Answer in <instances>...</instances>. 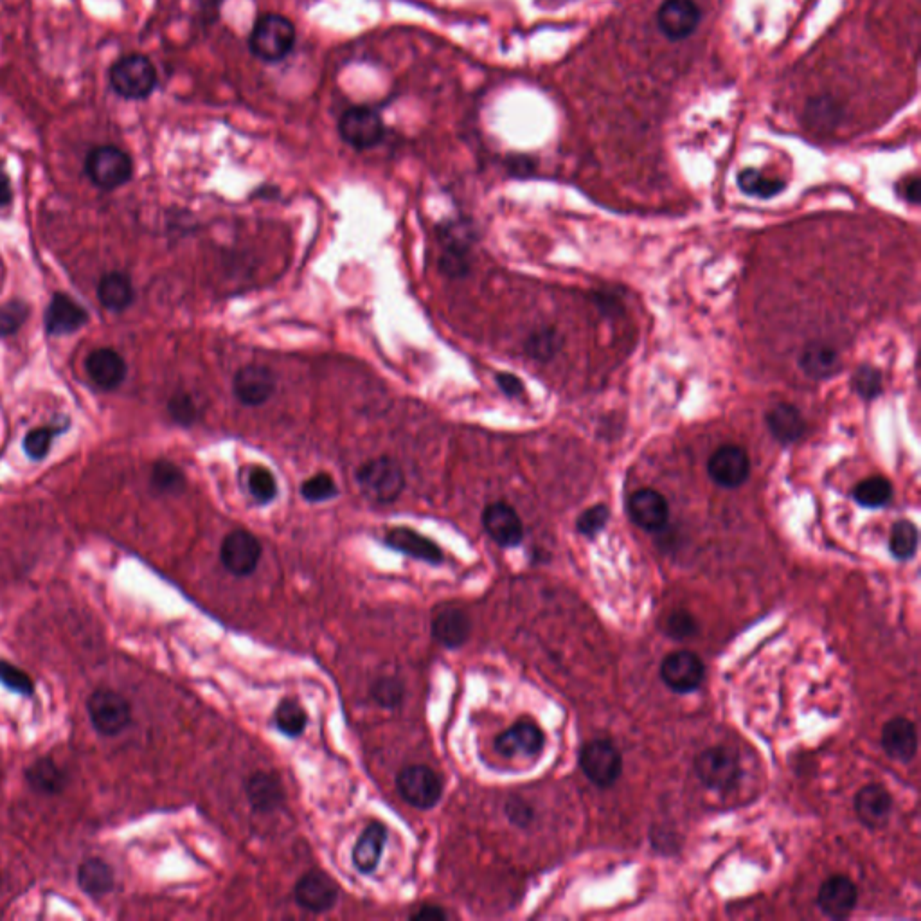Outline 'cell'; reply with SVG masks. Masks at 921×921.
<instances>
[{"instance_id":"6da1fadb","label":"cell","mask_w":921,"mask_h":921,"mask_svg":"<svg viewBox=\"0 0 921 921\" xmlns=\"http://www.w3.org/2000/svg\"><path fill=\"white\" fill-rule=\"evenodd\" d=\"M110 87L119 98L144 101L157 89V71L152 60L144 54H126L108 72Z\"/></svg>"},{"instance_id":"7a4b0ae2","label":"cell","mask_w":921,"mask_h":921,"mask_svg":"<svg viewBox=\"0 0 921 921\" xmlns=\"http://www.w3.org/2000/svg\"><path fill=\"white\" fill-rule=\"evenodd\" d=\"M296 36V27L287 17L269 13L256 20L249 36V47L261 62H283L294 51Z\"/></svg>"},{"instance_id":"3957f363","label":"cell","mask_w":921,"mask_h":921,"mask_svg":"<svg viewBox=\"0 0 921 921\" xmlns=\"http://www.w3.org/2000/svg\"><path fill=\"white\" fill-rule=\"evenodd\" d=\"M357 483L369 501L391 504L398 501L405 490V474L393 457H375L358 468Z\"/></svg>"},{"instance_id":"277c9868","label":"cell","mask_w":921,"mask_h":921,"mask_svg":"<svg viewBox=\"0 0 921 921\" xmlns=\"http://www.w3.org/2000/svg\"><path fill=\"white\" fill-rule=\"evenodd\" d=\"M85 173L94 186L112 191L130 182L134 175V162L125 150L117 146H98L87 155Z\"/></svg>"},{"instance_id":"5b68a950","label":"cell","mask_w":921,"mask_h":921,"mask_svg":"<svg viewBox=\"0 0 921 921\" xmlns=\"http://www.w3.org/2000/svg\"><path fill=\"white\" fill-rule=\"evenodd\" d=\"M90 722L103 736H117L132 724V707L121 693L98 689L87 700Z\"/></svg>"},{"instance_id":"8992f818","label":"cell","mask_w":921,"mask_h":921,"mask_svg":"<svg viewBox=\"0 0 921 921\" xmlns=\"http://www.w3.org/2000/svg\"><path fill=\"white\" fill-rule=\"evenodd\" d=\"M697 776L707 788L724 792L736 785L740 778V758L738 752L729 747H711L698 754L695 761Z\"/></svg>"},{"instance_id":"52a82bcc","label":"cell","mask_w":921,"mask_h":921,"mask_svg":"<svg viewBox=\"0 0 921 921\" xmlns=\"http://www.w3.org/2000/svg\"><path fill=\"white\" fill-rule=\"evenodd\" d=\"M339 134L355 150H371L384 139V121L369 107H351L340 116Z\"/></svg>"},{"instance_id":"ba28073f","label":"cell","mask_w":921,"mask_h":921,"mask_svg":"<svg viewBox=\"0 0 921 921\" xmlns=\"http://www.w3.org/2000/svg\"><path fill=\"white\" fill-rule=\"evenodd\" d=\"M396 788L400 796L420 810H430L443 796V783L434 770L425 765H409L398 772Z\"/></svg>"},{"instance_id":"9c48e42d","label":"cell","mask_w":921,"mask_h":921,"mask_svg":"<svg viewBox=\"0 0 921 921\" xmlns=\"http://www.w3.org/2000/svg\"><path fill=\"white\" fill-rule=\"evenodd\" d=\"M263 547L258 538L245 529H234L222 542L220 562L233 576H251L260 565Z\"/></svg>"},{"instance_id":"30bf717a","label":"cell","mask_w":921,"mask_h":921,"mask_svg":"<svg viewBox=\"0 0 921 921\" xmlns=\"http://www.w3.org/2000/svg\"><path fill=\"white\" fill-rule=\"evenodd\" d=\"M580 767L594 785L612 787L621 776L623 760L612 743L594 740L587 743L580 752Z\"/></svg>"},{"instance_id":"8fae6325","label":"cell","mask_w":921,"mask_h":921,"mask_svg":"<svg viewBox=\"0 0 921 921\" xmlns=\"http://www.w3.org/2000/svg\"><path fill=\"white\" fill-rule=\"evenodd\" d=\"M278 376L269 366L247 364L236 371L233 393L238 402L247 407H260L276 393Z\"/></svg>"},{"instance_id":"7c38bea8","label":"cell","mask_w":921,"mask_h":921,"mask_svg":"<svg viewBox=\"0 0 921 921\" xmlns=\"http://www.w3.org/2000/svg\"><path fill=\"white\" fill-rule=\"evenodd\" d=\"M702 11L695 0H664L657 11V26L668 40L679 42L697 31Z\"/></svg>"},{"instance_id":"4fadbf2b","label":"cell","mask_w":921,"mask_h":921,"mask_svg":"<svg viewBox=\"0 0 921 921\" xmlns=\"http://www.w3.org/2000/svg\"><path fill=\"white\" fill-rule=\"evenodd\" d=\"M707 474L718 486L733 490L749 479L751 461L742 447L724 445L709 457Z\"/></svg>"},{"instance_id":"5bb4252c","label":"cell","mask_w":921,"mask_h":921,"mask_svg":"<svg viewBox=\"0 0 921 921\" xmlns=\"http://www.w3.org/2000/svg\"><path fill=\"white\" fill-rule=\"evenodd\" d=\"M294 898L308 913H328L339 900V887L326 873L310 871L297 880Z\"/></svg>"},{"instance_id":"9a60e30c","label":"cell","mask_w":921,"mask_h":921,"mask_svg":"<svg viewBox=\"0 0 921 921\" xmlns=\"http://www.w3.org/2000/svg\"><path fill=\"white\" fill-rule=\"evenodd\" d=\"M704 662L691 652H673L661 662V679L675 693H691L704 680Z\"/></svg>"},{"instance_id":"2e32d148","label":"cell","mask_w":921,"mask_h":921,"mask_svg":"<svg viewBox=\"0 0 921 921\" xmlns=\"http://www.w3.org/2000/svg\"><path fill=\"white\" fill-rule=\"evenodd\" d=\"M483 528L488 537L501 547L519 546L524 538V524L513 506L492 502L483 511Z\"/></svg>"},{"instance_id":"e0dca14e","label":"cell","mask_w":921,"mask_h":921,"mask_svg":"<svg viewBox=\"0 0 921 921\" xmlns=\"http://www.w3.org/2000/svg\"><path fill=\"white\" fill-rule=\"evenodd\" d=\"M626 508L635 526L644 531H661L670 519L668 501L652 488H641L632 493Z\"/></svg>"},{"instance_id":"ac0fdd59","label":"cell","mask_w":921,"mask_h":921,"mask_svg":"<svg viewBox=\"0 0 921 921\" xmlns=\"http://www.w3.org/2000/svg\"><path fill=\"white\" fill-rule=\"evenodd\" d=\"M857 900H859L857 886L851 882L850 878L842 877V875L828 878L817 895V905L832 920L848 918L853 913Z\"/></svg>"},{"instance_id":"d6986e66","label":"cell","mask_w":921,"mask_h":921,"mask_svg":"<svg viewBox=\"0 0 921 921\" xmlns=\"http://www.w3.org/2000/svg\"><path fill=\"white\" fill-rule=\"evenodd\" d=\"M87 375L103 391H114L125 382L128 367L125 358L116 349L101 348L90 353L85 360Z\"/></svg>"},{"instance_id":"ffe728a7","label":"cell","mask_w":921,"mask_h":921,"mask_svg":"<svg viewBox=\"0 0 921 921\" xmlns=\"http://www.w3.org/2000/svg\"><path fill=\"white\" fill-rule=\"evenodd\" d=\"M544 733L533 722H519L497 736L495 749L504 758L535 756L544 747Z\"/></svg>"},{"instance_id":"44dd1931","label":"cell","mask_w":921,"mask_h":921,"mask_svg":"<svg viewBox=\"0 0 921 921\" xmlns=\"http://www.w3.org/2000/svg\"><path fill=\"white\" fill-rule=\"evenodd\" d=\"M245 794L252 808L260 814H272L287 801V792L281 779L265 770H258L252 774L245 785Z\"/></svg>"},{"instance_id":"7402d4cb","label":"cell","mask_w":921,"mask_h":921,"mask_svg":"<svg viewBox=\"0 0 921 921\" xmlns=\"http://www.w3.org/2000/svg\"><path fill=\"white\" fill-rule=\"evenodd\" d=\"M882 747L891 760L911 763L918 752L916 725L904 716L889 720L882 729Z\"/></svg>"},{"instance_id":"603a6c76","label":"cell","mask_w":921,"mask_h":921,"mask_svg":"<svg viewBox=\"0 0 921 921\" xmlns=\"http://www.w3.org/2000/svg\"><path fill=\"white\" fill-rule=\"evenodd\" d=\"M89 321L83 306L65 294H54L45 312V330L49 335H69L80 330Z\"/></svg>"},{"instance_id":"cb8c5ba5","label":"cell","mask_w":921,"mask_h":921,"mask_svg":"<svg viewBox=\"0 0 921 921\" xmlns=\"http://www.w3.org/2000/svg\"><path fill=\"white\" fill-rule=\"evenodd\" d=\"M385 544L400 551L403 555L412 556L421 562L438 565L443 562V551L436 542L423 537L418 531L409 528H394L385 535Z\"/></svg>"},{"instance_id":"d4e9b609","label":"cell","mask_w":921,"mask_h":921,"mask_svg":"<svg viewBox=\"0 0 921 921\" xmlns=\"http://www.w3.org/2000/svg\"><path fill=\"white\" fill-rule=\"evenodd\" d=\"M855 810L860 823L873 830L882 828L893 812V797L882 785H868L855 797Z\"/></svg>"},{"instance_id":"484cf974","label":"cell","mask_w":921,"mask_h":921,"mask_svg":"<svg viewBox=\"0 0 921 921\" xmlns=\"http://www.w3.org/2000/svg\"><path fill=\"white\" fill-rule=\"evenodd\" d=\"M470 617L465 612L456 607H445L439 610L434 621H432V635L441 646L445 648H459L468 641L470 637Z\"/></svg>"},{"instance_id":"4316f807","label":"cell","mask_w":921,"mask_h":921,"mask_svg":"<svg viewBox=\"0 0 921 921\" xmlns=\"http://www.w3.org/2000/svg\"><path fill=\"white\" fill-rule=\"evenodd\" d=\"M385 841H387V830L382 823H369L366 830L358 837L357 844L353 848V864L355 868L369 875L373 873L384 853Z\"/></svg>"},{"instance_id":"83f0119b","label":"cell","mask_w":921,"mask_h":921,"mask_svg":"<svg viewBox=\"0 0 921 921\" xmlns=\"http://www.w3.org/2000/svg\"><path fill=\"white\" fill-rule=\"evenodd\" d=\"M765 421L769 425L772 436L783 445L796 443L805 434V418H803V414L797 409L796 405H792V403H779L776 407H772L767 412Z\"/></svg>"},{"instance_id":"f1b7e54d","label":"cell","mask_w":921,"mask_h":921,"mask_svg":"<svg viewBox=\"0 0 921 921\" xmlns=\"http://www.w3.org/2000/svg\"><path fill=\"white\" fill-rule=\"evenodd\" d=\"M799 367L803 369L806 376L814 380H824L841 371V358L832 346L815 340V342L806 344L803 349L799 357Z\"/></svg>"},{"instance_id":"f546056e","label":"cell","mask_w":921,"mask_h":921,"mask_svg":"<svg viewBox=\"0 0 921 921\" xmlns=\"http://www.w3.org/2000/svg\"><path fill=\"white\" fill-rule=\"evenodd\" d=\"M443 238V252L439 258V269L448 278H465L470 270V245L466 234L457 231H447L441 234Z\"/></svg>"},{"instance_id":"4dcf8cb0","label":"cell","mask_w":921,"mask_h":921,"mask_svg":"<svg viewBox=\"0 0 921 921\" xmlns=\"http://www.w3.org/2000/svg\"><path fill=\"white\" fill-rule=\"evenodd\" d=\"M98 299L110 312H125L134 303L132 281L121 272H110L99 281Z\"/></svg>"},{"instance_id":"1f68e13d","label":"cell","mask_w":921,"mask_h":921,"mask_svg":"<svg viewBox=\"0 0 921 921\" xmlns=\"http://www.w3.org/2000/svg\"><path fill=\"white\" fill-rule=\"evenodd\" d=\"M78 884L83 893L101 898L114 889V871L105 860H85L78 869Z\"/></svg>"},{"instance_id":"d6a6232c","label":"cell","mask_w":921,"mask_h":921,"mask_svg":"<svg viewBox=\"0 0 921 921\" xmlns=\"http://www.w3.org/2000/svg\"><path fill=\"white\" fill-rule=\"evenodd\" d=\"M26 779L29 787L33 788L38 794H45V796L60 794L65 788V783H67L63 770L49 758L36 760L26 770Z\"/></svg>"},{"instance_id":"836d02e7","label":"cell","mask_w":921,"mask_h":921,"mask_svg":"<svg viewBox=\"0 0 921 921\" xmlns=\"http://www.w3.org/2000/svg\"><path fill=\"white\" fill-rule=\"evenodd\" d=\"M738 186L745 195L758 198H772L779 195L787 184L781 179H769L760 170L747 168L738 175Z\"/></svg>"},{"instance_id":"e575fe53","label":"cell","mask_w":921,"mask_h":921,"mask_svg":"<svg viewBox=\"0 0 921 921\" xmlns=\"http://www.w3.org/2000/svg\"><path fill=\"white\" fill-rule=\"evenodd\" d=\"M152 486L155 492L179 495L186 488V475L180 466L168 459H161L153 465Z\"/></svg>"},{"instance_id":"d590c367","label":"cell","mask_w":921,"mask_h":921,"mask_svg":"<svg viewBox=\"0 0 921 921\" xmlns=\"http://www.w3.org/2000/svg\"><path fill=\"white\" fill-rule=\"evenodd\" d=\"M855 501L864 508H882L893 497V486L886 477H869L855 488Z\"/></svg>"},{"instance_id":"8d00e7d4","label":"cell","mask_w":921,"mask_h":921,"mask_svg":"<svg viewBox=\"0 0 921 921\" xmlns=\"http://www.w3.org/2000/svg\"><path fill=\"white\" fill-rule=\"evenodd\" d=\"M889 549L898 560H911L918 551V529L909 520H898L891 529Z\"/></svg>"},{"instance_id":"74e56055","label":"cell","mask_w":921,"mask_h":921,"mask_svg":"<svg viewBox=\"0 0 921 921\" xmlns=\"http://www.w3.org/2000/svg\"><path fill=\"white\" fill-rule=\"evenodd\" d=\"M560 348H562V337L553 328H542V330L531 333L524 344L526 353L537 362H547L555 358Z\"/></svg>"},{"instance_id":"f35d334b","label":"cell","mask_w":921,"mask_h":921,"mask_svg":"<svg viewBox=\"0 0 921 921\" xmlns=\"http://www.w3.org/2000/svg\"><path fill=\"white\" fill-rule=\"evenodd\" d=\"M279 731L287 736H299L306 729L308 716L296 700H283L274 715Z\"/></svg>"},{"instance_id":"ab89813d","label":"cell","mask_w":921,"mask_h":921,"mask_svg":"<svg viewBox=\"0 0 921 921\" xmlns=\"http://www.w3.org/2000/svg\"><path fill=\"white\" fill-rule=\"evenodd\" d=\"M249 492L254 501L260 504H270L278 497V481L276 475L267 466H254L249 474Z\"/></svg>"},{"instance_id":"60d3db41","label":"cell","mask_w":921,"mask_h":921,"mask_svg":"<svg viewBox=\"0 0 921 921\" xmlns=\"http://www.w3.org/2000/svg\"><path fill=\"white\" fill-rule=\"evenodd\" d=\"M301 495L305 501L315 504V502L335 499L339 495V488L335 484V479L328 472H319L301 484Z\"/></svg>"},{"instance_id":"b9f144b4","label":"cell","mask_w":921,"mask_h":921,"mask_svg":"<svg viewBox=\"0 0 921 921\" xmlns=\"http://www.w3.org/2000/svg\"><path fill=\"white\" fill-rule=\"evenodd\" d=\"M371 697L385 709H396L405 697V686L398 677H380L371 688Z\"/></svg>"},{"instance_id":"7bdbcfd3","label":"cell","mask_w":921,"mask_h":921,"mask_svg":"<svg viewBox=\"0 0 921 921\" xmlns=\"http://www.w3.org/2000/svg\"><path fill=\"white\" fill-rule=\"evenodd\" d=\"M841 110L833 99L819 98L812 99L806 108V119L812 126H821V128H832L839 123L841 119Z\"/></svg>"},{"instance_id":"ee69618b","label":"cell","mask_w":921,"mask_h":921,"mask_svg":"<svg viewBox=\"0 0 921 921\" xmlns=\"http://www.w3.org/2000/svg\"><path fill=\"white\" fill-rule=\"evenodd\" d=\"M60 430L51 429V427H38V429L29 430L24 438V452H26L27 457L35 459V461H42L49 454L51 450V445H53V439Z\"/></svg>"},{"instance_id":"f6af8a7d","label":"cell","mask_w":921,"mask_h":921,"mask_svg":"<svg viewBox=\"0 0 921 921\" xmlns=\"http://www.w3.org/2000/svg\"><path fill=\"white\" fill-rule=\"evenodd\" d=\"M29 317V308L22 301H9L0 306V337L17 333Z\"/></svg>"},{"instance_id":"bcb514c9","label":"cell","mask_w":921,"mask_h":921,"mask_svg":"<svg viewBox=\"0 0 921 921\" xmlns=\"http://www.w3.org/2000/svg\"><path fill=\"white\" fill-rule=\"evenodd\" d=\"M609 519V508L605 504H598V506H592L589 510L583 511L576 520V529L583 537H596L607 526Z\"/></svg>"},{"instance_id":"7dc6e473","label":"cell","mask_w":921,"mask_h":921,"mask_svg":"<svg viewBox=\"0 0 921 921\" xmlns=\"http://www.w3.org/2000/svg\"><path fill=\"white\" fill-rule=\"evenodd\" d=\"M168 412L171 420L182 427H191L197 421V403L188 393L173 394L168 402Z\"/></svg>"},{"instance_id":"c3c4849f","label":"cell","mask_w":921,"mask_h":921,"mask_svg":"<svg viewBox=\"0 0 921 921\" xmlns=\"http://www.w3.org/2000/svg\"><path fill=\"white\" fill-rule=\"evenodd\" d=\"M853 389L864 398L873 400L882 393V375L877 367L860 366L853 375Z\"/></svg>"},{"instance_id":"681fc988","label":"cell","mask_w":921,"mask_h":921,"mask_svg":"<svg viewBox=\"0 0 921 921\" xmlns=\"http://www.w3.org/2000/svg\"><path fill=\"white\" fill-rule=\"evenodd\" d=\"M0 682L6 688L13 689L22 695H33L35 691V684L31 677L6 661H0Z\"/></svg>"},{"instance_id":"f907efd6","label":"cell","mask_w":921,"mask_h":921,"mask_svg":"<svg viewBox=\"0 0 921 921\" xmlns=\"http://www.w3.org/2000/svg\"><path fill=\"white\" fill-rule=\"evenodd\" d=\"M697 632L695 617L689 616L688 612H675L668 619V634L677 639H684Z\"/></svg>"},{"instance_id":"816d5d0a","label":"cell","mask_w":921,"mask_h":921,"mask_svg":"<svg viewBox=\"0 0 921 921\" xmlns=\"http://www.w3.org/2000/svg\"><path fill=\"white\" fill-rule=\"evenodd\" d=\"M506 815H508L511 823L524 828V826H528L531 823L533 810L529 808L528 803H524L519 797H511L510 801L506 803Z\"/></svg>"},{"instance_id":"f5cc1de1","label":"cell","mask_w":921,"mask_h":921,"mask_svg":"<svg viewBox=\"0 0 921 921\" xmlns=\"http://www.w3.org/2000/svg\"><path fill=\"white\" fill-rule=\"evenodd\" d=\"M495 382L508 398H519L524 394V384H522L519 376L511 375V373H499V375L495 376Z\"/></svg>"},{"instance_id":"db71d44e","label":"cell","mask_w":921,"mask_h":921,"mask_svg":"<svg viewBox=\"0 0 921 921\" xmlns=\"http://www.w3.org/2000/svg\"><path fill=\"white\" fill-rule=\"evenodd\" d=\"M411 918H414V920H445L447 914L443 913L441 907L427 905V907H421L418 913L412 914Z\"/></svg>"},{"instance_id":"11a10c76","label":"cell","mask_w":921,"mask_h":921,"mask_svg":"<svg viewBox=\"0 0 921 921\" xmlns=\"http://www.w3.org/2000/svg\"><path fill=\"white\" fill-rule=\"evenodd\" d=\"M902 195H904L907 202L918 204V200H920V180H918V177L905 180Z\"/></svg>"},{"instance_id":"9f6ffc18","label":"cell","mask_w":921,"mask_h":921,"mask_svg":"<svg viewBox=\"0 0 921 921\" xmlns=\"http://www.w3.org/2000/svg\"><path fill=\"white\" fill-rule=\"evenodd\" d=\"M11 200H13L11 180L4 171L0 170V207L9 206Z\"/></svg>"}]
</instances>
